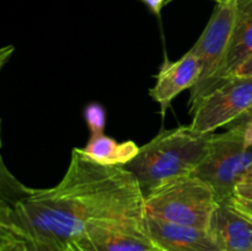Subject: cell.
I'll list each match as a JSON object with an SVG mask.
<instances>
[{"instance_id": "1", "label": "cell", "mask_w": 252, "mask_h": 251, "mask_svg": "<svg viewBox=\"0 0 252 251\" xmlns=\"http://www.w3.org/2000/svg\"><path fill=\"white\" fill-rule=\"evenodd\" d=\"M0 229L71 246L91 224L143 220L145 197L129 170L105 165L75 149L63 179L51 188H29L2 175Z\"/></svg>"}, {"instance_id": "2", "label": "cell", "mask_w": 252, "mask_h": 251, "mask_svg": "<svg viewBox=\"0 0 252 251\" xmlns=\"http://www.w3.org/2000/svg\"><path fill=\"white\" fill-rule=\"evenodd\" d=\"M213 134H199L191 126L162 130L140 147L137 157L125 165L135 177L143 194L193 175L206 159Z\"/></svg>"}, {"instance_id": "3", "label": "cell", "mask_w": 252, "mask_h": 251, "mask_svg": "<svg viewBox=\"0 0 252 251\" xmlns=\"http://www.w3.org/2000/svg\"><path fill=\"white\" fill-rule=\"evenodd\" d=\"M219 202L211 185L189 175L145 196V216L208 229Z\"/></svg>"}, {"instance_id": "4", "label": "cell", "mask_w": 252, "mask_h": 251, "mask_svg": "<svg viewBox=\"0 0 252 251\" xmlns=\"http://www.w3.org/2000/svg\"><path fill=\"white\" fill-rule=\"evenodd\" d=\"M251 169L252 147L243 127L233 125L228 132L212 135L208 154L193 175L211 185L221 201L234 196L235 186Z\"/></svg>"}, {"instance_id": "5", "label": "cell", "mask_w": 252, "mask_h": 251, "mask_svg": "<svg viewBox=\"0 0 252 251\" xmlns=\"http://www.w3.org/2000/svg\"><path fill=\"white\" fill-rule=\"evenodd\" d=\"M234 21L235 0H224L218 2L203 33L189 49V52L197 57L201 64L199 80L191 89V112L208 94L217 88V81L225 64L231 43Z\"/></svg>"}, {"instance_id": "6", "label": "cell", "mask_w": 252, "mask_h": 251, "mask_svg": "<svg viewBox=\"0 0 252 251\" xmlns=\"http://www.w3.org/2000/svg\"><path fill=\"white\" fill-rule=\"evenodd\" d=\"M252 112V75H233L214 89L192 111L191 128L199 134H213L233 126Z\"/></svg>"}, {"instance_id": "7", "label": "cell", "mask_w": 252, "mask_h": 251, "mask_svg": "<svg viewBox=\"0 0 252 251\" xmlns=\"http://www.w3.org/2000/svg\"><path fill=\"white\" fill-rule=\"evenodd\" d=\"M78 251H153L143 220H102L91 224L73 244Z\"/></svg>"}, {"instance_id": "8", "label": "cell", "mask_w": 252, "mask_h": 251, "mask_svg": "<svg viewBox=\"0 0 252 251\" xmlns=\"http://www.w3.org/2000/svg\"><path fill=\"white\" fill-rule=\"evenodd\" d=\"M150 240L162 251H221L208 229L144 217Z\"/></svg>"}, {"instance_id": "9", "label": "cell", "mask_w": 252, "mask_h": 251, "mask_svg": "<svg viewBox=\"0 0 252 251\" xmlns=\"http://www.w3.org/2000/svg\"><path fill=\"white\" fill-rule=\"evenodd\" d=\"M208 230L221 251H252V217L234 204L233 197L219 202Z\"/></svg>"}, {"instance_id": "10", "label": "cell", "mask_w": 252, "mask_h": 251, "mask_svg": "<svg viewBox=\"0 0 252 251\" xmlns=\"http://www.w3.org/2000/svg\"><path fill=\"white\" fill-rule=\"evenodd\" d=\"M201 76V64L197 57L187 52L176 62L165 61L157 76V83L149 90L153 100L161 107V113L176 96L187 89H192Z\"/></svg>"}, {"instance_id": "11", "label": "cell", "mask_w": 252, "mask_h": 251, "mask_svg": "<svg viewBox=\"0 0 252 251\" xmlns=\"http://www.w3.org/2000/svg\"><path fill=\"white\" fill-rule=\"evenodd\" d=\"M252 56V0H235V21L225 64L219 74L217 88L235 74ZM216 88V89H217Z\"/></svg>"}, {"instance_id": "12", "label": "cell", "mask_w": 252, "mask_h": 251, "mask_svg": "<svg viewBox=\"0 0 252 251\" xmlns=\"http://www.w3.org/2000/svg\"><path fill=\"white\" fill-rule=\"evenodd\" d=\"M140 148L134 142L117 143L105 134L91 135L83 152L91 159L105 165H127L132 161Z\"/></svg>"}, {"instance_id": "13", "label": "cell", "mask_w": 252, "mask_h": 251, "mask_svg": "<svg viewBox=\"0 0 252 251\" xmlns=\"http://www.w3.org/2000/svg\"><path fill=\"white\" fill-rule=\"evenodd\" d=\"M0 244H4L11 251H78L75 246H62L49 241L25 238L0 229Z\"/></svg>"}, {"instance_id": "14", "label": "cell", "mask_w": 252, "mask_h": 251, "mask_svg": "<svg viewBox=\"0 0 252 251\" xmlns=\"http://www.w3.org/2000/svg\"><path fill=\"white\" fill-rule=\"evenodd\" d=\"M84 117L90 128L93 135L103 134L105 129V111L98 103H91L86 106L84 111Z\"/></svg>"}, {"instance_id": "15", "label": "cell", "mask_w": 252, "mask_h": 251, "mask_svg": "<svg viewBox=\"0 0 252 251\" xmlns=\"http://www.w3.org/2000/svg\"><path fill=\"white\" fill-rule=\"evenodd\" d=\"M234 197L246 201H252V174L246 175L235 186Z\"/></svg>"}, {"instance_id": "16", "label": "cell", "mask_w": 252, "mask_h": 251, "mask_svg": "<svg viewBox=\"0 0 252 251\" xmlns=\"http://www.w3.org/2000/svg\"><path fill=\"white\" fill-rule=\"evenodd\" d=\"M234 125H240L243 127L246 142H248L249 145L252 147V112L246 115L245 117H243L240 121L234 123Z\"/></svg>"}, {"instance_id": "17", "label": "cell", "mask_w": 252, "mask_h": 251, "mask_svg": "<svg viewBox=\"0 0 252 251\" xmlns=\"http://www.w3.org/2000/svg\"><path fill=\"white\" fill-rule=\"evenodd\" d=\"M233 202L236 207H238L240 211H243L244 213H246L248 216L252 217V201H246V199H240L236 198L233 196Z\"/></svg>"}, {"instance_id": "18", "label": "cell", "mask_w": 252, "mask_h": 251, "mask_svg": "<svg viewBox=\"0 0 252 251\" xmlns=\"http://www.w3.org/2000/svg\"><path fill=\"white\" fill-rule=\"evenodd\" d=\"M234 75H241V76L252 75V56L248 59V61H245L243 64H241V66L235 71Z\"/></svg>"}, {"instance_id": "19", "label": "cell", "mask_w": 252, "mask_h": 251, "mask_svg": "<svg viewBox=\"0 0 252 251\" xmlns=\"http://www.w3.org/2000/svg\"><path fill=\"white\" fill-rule=\"evenodd\" d=\"M143 1H144L145 4L148 5V7L157 15L160 14L162 6L166 4V0H143Z\"/></svg>"}, {"instance_id": "20", "label": "cell", "mask_w": 252, "mask_h": 251, "mask_svg": "<svg viewBox=\"0 0 252 251\" xmlns=\"http://www.w3.org/2000/svg\"><path fill=\"white\" fill-rule=\"evenodd\" d=\"M0 251H11V250H10L6 245H4V244H0Z\"/></svg>"}, {"instance_id": "21", "label": "cell", "mask_w": 252, "mask_h": 251, "mask_svg": "<svg viewBox=\"0 0 252 251\" xmlns=\"http://www.w3.org/2000/svg\"><path fill=\"white\" fill-rule=\"evenodd\" d=\"M169 1H171V0H166V2H169ZM213 1H216L217 4H218V2H221V1H224V0H213Z\"/></svg>"}, {"instance_id": "22", "label": "cell", "mask_w": 252, "mask_h": 251, "mask_svg": "<svg viewBox=\"0 0 252 251\" xmlns=\"http://www.w3.org/2000/svg\"><path fill=\"white\" fill-rule=\"evenodd\" d=\"M153 251H162V250H160V249H155V250H153Z\"/></svg>"}, {"instance_id": "23", "label": "cell", "mask_w": 252, "mask_h": 251, "mask_svg": "<svg viewBox=\"0 0 252 251\" xmlns=\"http://www.w3.org/2000/svg\"><path fill=\"white\" fill-rule=\"evenodd\" d=\"M250 174H252V169H251V171H250Z\"/></svg>"}]
</instances>
